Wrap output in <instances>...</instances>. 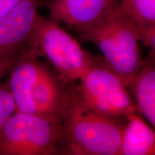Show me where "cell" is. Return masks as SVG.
Listing matches in <instances>:
<instances>
[{
  "instance_id": "1",
  "label": "cell",
  "mask_w": 155,
  "mask_h": 155,
  "mask_svg": "<svg viewBox=\"0 0 155 155\" xmlns=\"http://www.w3.org/2000/svg\"><path fill=\"white\" fill-rule=\"evenodd\" d=\"M89 108L71 86L61 123L60 154L119 155L124 123Z\"/></svg>"
},
{
  "instance_id": "2",
  "label": "cell",
  "mask_w": 155,
  "mask_h": 155,
  "mask_svg": "<svg viewBox=\"0 0 155 155\" xmlns=\"http://www.w3.org/2000/svg\"><path fill=\"white\" fill-rule=\"evenodd\" d=\"M99 48L104 64L128 87L142 65L135 25L115 9L97 22L76 30Z\"/></svg>"
},
{
  "instance_id": "3",
  "label": "cell",
  "mask_w": 155,
  "mask_h": 155,
  "mask_svg": "<svg viewBox=\"0 0 155 155\" xmlns=\"http://www.w3.org/2000/svg\"><path fill=\"white\" fill-rule=\"evenodd\" d=\"M30 48L43 55L66 81H80L97 60L87 53L59 23L38 15L30 39Z\"/></svg>"
},
{
  "instance_id": "4",
  "label": "cell",
  "mask_w": 155,
  "mask_h": 155,
  "mask_svg": "<svg viewBox=\"0 0 155 155\" xmlns=\"http://www.w3.org/2000/svg\"><path fill=\"white\" fill-rule=\"evenodd\" d=\"M61 125L16 111L0 129V155L60 154Z\"/></svg>"
},
{
  "instance_id": "5",
  "label": "cell",
  "mask_w": 155,
  "mask_h": 155,
  "mask_svg": "<svg viewBox=\"0 0 155 155\" xmlns=\"http://www.w3.org/2000/svg\"><path fill=\"white\" fill-rule=\"evenodd\" d=\"M123 80L97 60L75 86L78 95L89 108L113 119L126 118L137 109Z\"/></svg>"
},
{
  "instance_id": "6",
  "label": "cell",
  "mask_w": 155,
  "mask_h": 155,
  "mask_svg": "<svg viewBox=\"0 0 155 155\" xmlns=\"http://www.w3.org/2000/svg\"><path fill=\"white\" fill-rule=\"evenodd\" d=\"M40 0H20L0 18V58L31 50Z\"/></svg>"
},
{
  "instance_id": "7",
  "label": "cell",
  "mask_w": 155,
  "mask_h": 155,
  "mask_svg": "<svg viewBox=\"0 0 155 155\" xmlns=\"http://www.w3.org/2000/svg\"><path fill=\"white\" fill-rule=\"evenodd\" d=\"M65 80L42 65L32 91L38 115L61 125L68 104L71 86Z\"/></svg>"
},
{
  "instance_id": "8",
  "label": "cell",
  "mask_w": 155,
  "mask_h": 155,
  "mask_svg": "<svg viewBox=\"0 0 155 155\" xmlns=\"http://www.w3.org/2000/svg\"><path fill=\"white\" fill-rule=\"evenodd\" d=\"M117 2L118 0H53L48 9L50 19L78 30L109 14Z\"/></svg>"
},
{
  "instance_id": "9",
  "label": "cell",
  "mask_w": 155,
  "mask_h": 155,
  "mask_svg": "<svg viewBox=\"0 0 155 155\" xmlns=\"http://www.w3.org/2000/svg\"><path fill=\"white\" fill-rule=\"evenodd\" d=\"M41 66L38 56L31 50L21 58L9 71L7 86L15 101L17 111L38 114L32 101V91Z\"/></svg>"
},
{
  "instance_id": "10",
  "label": "cell",
  "mask_w": 155,
  "mask_h": 155,
  "mask_svg": "<svg viewBox=\"0 0 155 155\" xmlns=\"http://www.w3.org/2000/svg\"><path fill=\"white\" fill-rule=\"evenodd\" d=\"M119 155H154V129L141 118L132 113L126 117Z\"/></svg>"
},
{
  "instance_id": "11",
  "label": "cell",
  "mask_w": 155,
  "mask_h": 155,
  "mask_svg": "<svg viewBox=\"0 0 155 155\" xmlns=\"http://www.w3.org/2000/svg\"><path fill=\"white\" fill-rule=\"evenodd\" d=\"M154 54H151L150 61L142 63L127 88L131 89L137 107L150 125L155 127V68Z\"/></svg>"
},
{
  "instance_id": "12",
  "label": "cell",
  "mask_w": 155,
  "mask_h": 155,
  "mask_svg": "<svg viewBox=\"0 0 155 155\" xmlns=\"http://www.w3.org/2000/svg\"><path fill=\"white\" fill-rule=\"evenodd\" d=\"M114 9L136 26L155 25V0H118Z\"/></svg>"
},
{
  "instance_id": "13",
  "label": "cell",
  "mask_w": 155,
  "mask_h": 155,
  "mask_svg": "<svg viewBox=\"0 0 155 155\" xmlns=\"http://www.w3.org/2000/svg\"><path fill=\"white\" fill-rule=\"evenodd\" d=\"M16 111V105L7 84L0 85V129Z\"/></svg>"
},
{
  "instance_id": "14",
  "label": "cell",
  "mask_w": 155,
  "mask_h": 155,
  "mask_svg": "<svg viewBox=\"0 0 155 155\" xmlns=\"http://www.w3.org/2000/svg\"><path fill=\"white\" fill-rule=\"evenodd\" d=\"M135 31L137 40L141 41L151 51L154 53L155 48V25L148 26H136Z\"/></svg>"
},
{
  "instance_id": "15",
  "label": "cell",
  "mask_w": 155,
  "mask_h": 155,
  "mask_svg": "<svg viewBox=\"0 0 155 155\" xmlns=\"http://www.w3.org/2000/svg\"><path fill=\"white\" fill-rule=\"evenodd\" d=\"M30 52V51H28L26 52V53L0 58V79L11 71V69L15 65V64L21 58L26 55V54L29 53Z\"/></svg>"
},
{
  "instance_id": "16",
  "label": "cell",
  "mask_w": 155,
  "mask_h": 155,
  "mask_svg": "<svg viewBox=\"0 0 155 155\" xmlns=\"http://www.w3.org/2000/svg\"><path fill=\"white\" fill-rule=\"evenodd\" d=\"M20 0H0V18L13 8Z\"/></svg>"
}]
</instances>
